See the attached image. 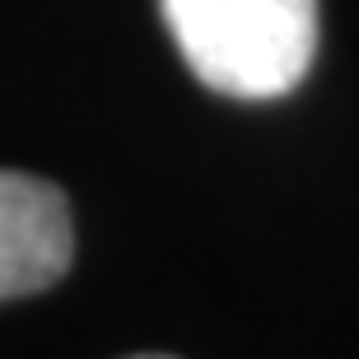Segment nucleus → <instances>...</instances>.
<instances>
[{"label":"nucleus","instance_id":"nucleus-1","mask_svg":"<svg viewBox=\"0 0 359 359\" xmlns=\"http://www.w3.org/2000/svg\"><path fill=\"white\" fill-rule=\"evenodd\" d=\"M159 10L187 70L224 98H285L318 56V0H159Z\"/></svg>","mask_w":359,"mask_h":359},{"label":"nucleus","instance_id":"nucleus-3","mask_svg":"<svg viewBox=\"0 0 359 359\" xmlns=\"http://www.w3.org/2000/svg\"><path fill=\"white\" fill-rule=\"evenodd\" d=\"M131 359H173V355H131Z\"/></svg>","mask_w":359,"mask_h":359},{"label":"nucleus","instance_id":"nucleus-2","mask_svg":"<svg viewBox=\"0 0 359 359\" xmlns=\"http://www.w3.org/2000/svg\"><path fill=\"white\" fill-rule=\"evenodd\" d=\"M75 262V215L56 182L0 168V304L52 290Z\"/></svg>","mask_w":359,"mask_h":359}]
</instances>
